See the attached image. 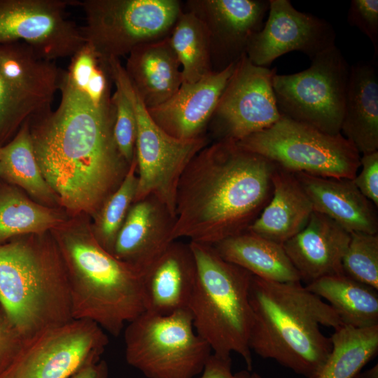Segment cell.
Returning <instances> with one entry per match:
<instances>
[{"label": "cell", "instance_id": "obj_4", "mask_svg": "<svg viewBox=\"0 0 378 378\" xmlns=\"http://www.w3.org/2000/svg\"><path fill=\"white\" fill-rule=\"evenodd\" d=\"M23 236L0 244V307L22 342L74 319L56 240Z\"/></svg>", "mask_w": 378, "mask_h": 378}, {"label": "cell", "instance_id": "obj_17", "mask_svg": "<svg viewBox=\"0 0 378 378\" xmlns=\"http://www.w3.org/2000/svg\"><path fill=\"white\" fill-rule=\"evenodd\" d=\"M194 13L208 31L214 71L236 63L246 54L251 38L263 26L269 10L265 0H190Z\"/></svg>", "mask_w": 378, "mask_h": 378}, {"label": "cell", "instance_id": "obj_7", "mask_svg": "<svg viewBox=\"0 0 378 378\" xmlns=\"http://www.w3.org/2000/svg\"><path fill=\"white\" fill-rule=\"evenodd\" d=\"M123 332L127 364L147 378H194L212 354L188 309L166 315L144 311Z\"/></svg>", "mask_w": 378, "mask_h": 378}, {"label": "cell", "instance_id": "obj_36", "mask_svg": "<svg viewBox=\"0 0 378 378\" xmlns=\"http://www.w3.org/2000/svg\"><path fill=\"white\" fill-rule=\"evenodd\" d=\"M71 57L69 69L66 71V75L71 84L83 92L99 60L92 48L86 43Z\"/></svg>", "mask_w": 378, "mask_h": 378}, {"label": "cell", "instance_id": "obj_15", "mask_svg": "<svg viewBox=\"0 0 378 378\" xmlns=\"http://www.w3.org/2000/svg\"><path fill=\"white\" fill-rule=\"evenodd\" d=\"M276 74V68L257 66L246 54L239 59L212 116L220 139L239 141L279 120L272 86Z\"/></svg>", "mask_w": 378, "mask_h": 378}, {"label": "cell", "instance_id": "obj_27", "mask_svg": "<svg viewBox=\"0 0 378 378\" xmlns=\"http://www.w3.org/2000/svg\"><path fill=\"white\" fill-rule=\"evenodd\" d=\"M305 287L328 301L343 325L358 328L378 326V293L344 274L323 276Z\"/></svg>", "mask_w": 378, "mask_h": 378}, {"label": "cell", "instance_id": "obj_29", "mask_svg": "<svg viewBox=\"0 0 378 378\" xmlns=\"http://www.w3.org/2000/svg\"><path fill=\"white\" fill-rule=\"evenodd\" d=\"M0 178L43 202L55 200L56 195L43 178L34 155L29 120L10 141L0 146Z\"/></svg>", "mask_w": 378, "mask_h": 378}, {"label": "cell", "instance_id": "obj_25", "mask_svg": "<svg viewBox=\"0 0 378 378\" xmlns=\"http://www.w3.org/2000/svg\"><path fill=\"white\" fill-rule=\"evenodd\" d=\"M272 181V197L247 230L283 244L305 227L314 209L295 173L277 167Z\"/></svg>", "mask_w": 378, "mask_h": 378}, {"label": "cell", "instance_id": "obj_28", "mask_svg": "<svg viewBox=\"0 0 378 378\" xmlns=\"http://www.w3.org/2000/svg\"><path fill=\"white\" fill-rule=\"evenodd\" d=\"M331 351L312 378H357L378 351V326L358 328L342 326L330 337Z\"/></svg>", "mask_w": 378, "mask_h": 378}, {"label": "cell", "instance_id": "obj_11", "mask_svg": "<svg viewBox=\"0 0 378 378\" xmlns=\"http://www.w3.org/2000/svg\"><path fill=\"white\" fill-rule=\"evenodd\" d=\"M311 60L304 71L274 76L279 111L326 133L340 134L350 66L336 46Z\"/></svg>", "mask_w": 378, "mask_h": 378}, {"label": "cell", "instance_id": "obj_12", "mask_svg": "<svg viewBox=\"0 0 378 378\" xmlns=\"http://www.w3.org/2000/svg\"><path fill=\"white\" fill-rule=\"evenodd\" d=\"M64 70L22 42L0 43V146L51 108Z\"/></svg>", "mask_w": 378, "mask_h": 378}, {"label": "cell", "instance_id": "obj_3", "mask_svg": "<svg viewBox=\"0 0 378 378\" xmlns=\"http://www.w3.org/2000/svg\"><path fill=\"white\" fill-rule=\"evenodd\" d=\"M251 351L307 378L321 369L331 349L320 326H344L335 310L301 281L279 283L252 276Z\"/></svg>", "mask_w": 378, "mask_h": 378}, {"label": "cell", "instance_id": "obj_34", "mask_svg": "<svg viewBox=\"0 0 378 378\" xmlns=\"http://www.w3.org/2000/svg\"><path fill=\"white\" fill-rule=\"evenodd\" d=\"M115 85V91L111 95L114 108V139L122 156L131 164L136 155V120L130 101L121 88Z\"/></svg>", "mask_w": 378, "mask_h": 378}, {"label": "cell", "instance_id": "obj_5", "mask_svg": "<svg viewBox=\"0 0 378 378\" xmlns=\"http://www.w3.org/2000/svg\"><path fill=\"white\" fill-rule=\"evenodd\" d=\"M55 240L66 268L73 318L92 321L118 337L145 311L143 274L92 234L66 233Z\"/></svg>", "mask_w": 378, "mask_h": 378}, {"label": "cell", "instance_id": "obj_21", "mask_svg": "<svg viewBox=\"0 0 378 378\" xmlns=\"http://www.w3.org/2000/svg\"><path fill=\"white\" fill-rule=\"evenodd\" d=\"M196 279L190 244L172 241L143 274L145 311L166 315L188 309Z\"/></svg>", "mask_w": 378, "mask_h": 378}, {"label": "cell", "instance_id": "obj_10", "mask_svg": "<svg viewBox=\"0 0 378 378\" xmlns=\"http://www.w3.org/2000/svg\"><path fill=\"white\" fill-rule=\"evenodd\" d=\"M70 4L84 12L82 34L104 63L169 36L182 13L177 0H71Z\"/></svg>", "mask_w": 378, "mask_h": 378}, {"label": "cell", "instance_id": "obj_37", "mask_svg": "<svg viewBox=\"0 0 378 378\" xmlns=\"http://www.w3.org/2000/svg\"><path fill=\"white\" fill-rule=\"evenodd\" d=\"M360 172L354 178L359 191L378 206V150L360 156Z\"/></svg>", "mask_w": 378, "mask_h": 378}, {"label": "cell", "instance_id": "obj_39", "mask_svg": "<svg viewBox=\"0 0 378 378\" xmlns=\"http://www.w3.org/2000/svg\"><path fill=\"white\" fill-rule=\"evenodd\" d=\"M22 344L7 320L0 318V374L10 363Z\"/></svg>", "mask_w": 378, "mask_h": 378}, {"label": "cell", "instance_id": "obj_31", "mask_svg": "<svg viewBox=\"0 0 378 378\" xmlns=\"http://www.w3.org/2000/svg\"><path fill=\"white\" fill-rule=\"evenodd\" d=\"M169 39L181 64L182 83H194L213 71L209 35L194 13H181Z\"/></svg>", "mask_w": 378, "mask_h": 378}, {"label": "cell", "instance_id": "obj_1", "mask_svg": "<svg viewBox=\"0 0 378 378\" xmlns=\"http://www.w3.org/2000/svg\"><path fill=\"white\" fill-rule=\"evenodd\" d=\"M57 108L29 120L34 155L62 204L75 212L99 211L130 164L113 135L111 98L97 106L64 71Z\"/></svg>", "mask_w": 378, "mask_h": 378}, {"label": "cell", "instance_id": "obj_33", "mask_svg": "<svg viewBox=\"0 0 378 378\" xmlns=\"http://www.w3.org/2000/svg\"><path fill=\"white\" fill-rule=\"evenodd\" d=\"M342 267L346 276L378 290V234L351 232Z\"/></svg>", "mask_w": 378, "mask_h": 378}, {"label": "cell", "instance_id": "obj_32", "mask_svg": "<svg viewBox=\"0 0 378 378\" xmlns=\"http://www.w3.org/2000/svg\"><path fill=\"white\" fill-rule=\"evenodd\" d=\"M137 186L136 155L118 188L99 211L96 234L99 244L111 253L117 234L134 203Z\"/></svg>", "mask_w": 378, "mask_h": 378}, {"label": "cell", "instance_id": "obj_30", "mask_svg": "<svg viewBox=\"0 0 378 378\" xmlns=\"http://www.w3.org/2000/svg\"><path fill=\"white\" fill-rule=\"evenodd\" d=\"M61 221L57 213L31 201L18 187L0 182V244L18 237L44 233Z\"/></svg>", "mask_w": 378, "mask_h": 378}, {"label": "cell", "instance_id": "obj_13", "mask_svg": "<svg viewBox=\"0 0 378 378\" xmlns=\"http://www.w3.org/2000/svg\"><path fill=\"white\" fill-rule=\"evenodd\" d=\"M108 341L94 322L72 319L23 342L0 378H71L100 360Z\"/></svg>", "mask_w": 378, "mask_h": 378}, {"label": "cell", "instance_id": "obj_16", "mask_svg": "<svg viewBox=\"0 0 378 378\" xmlns=\"http://www.w3.org/2000/svg\"><path fill=\"white\" fill-rule=\"evenodd\" d=\"M267 21L249 40L246 56L254 64L267 67L290 51L311 59L335 46L336 33L323 18L298 10L288 0H269Z\"/></svg>", "mask_w": 378, "mask_h": 378}, {"label": "cell", "instance_id": "obj_19", "mask_svg": "<svg viewBox=\"0 0 378 378\" xmlns=\"http://www.w3.org/2000/svg\"><path fill=\"white\" fill-rule=\"evenodd\" d=\"M175 218L155 197L134 202L117 234L111 253L142 274L174 241Z\"/></svg>", "mask_w": 378, "mask_h": 378}, {"label": "cell", "instance_id": "obj_22", "mask_svg": "<svg viewBox=\"0 0 378 378\" xmlns=\"http://www.w3.org/2000/svg\"><path fill=\"white\" fill-rule=\"evenodd\" d=\"M295 174L314 211L332 219L350 233H378L377 206L359 191L354 179Z\"/></svg>", "mask_w": 378, "mask_h": 378}, {"label": "cell", "instance_id": "obj_18", "mask_svg": "<svg viewBox=\"0 0 378 378\" xmlns=\"http://www.w3.org/2000/svg\"><path fill=\"white\" fill-rule=\"evenodd\" d=\"M236 63L221 71H211L194 83H182L168 100L156 107L147 108L150 117L174 138L192 139L202 136Z\"/></svg>", "mask_w": 378, "mask_h": 378}, {"label": "cell", "instance_id": "obj_9", "mask_svg": "<svg viewBox=\"0 0 378 378\" xmlns=\"http://www.w3.org/2000/svg\"><path fill=\"white\" fill-rule=\"evenodd\" d=\"M286 171L354 179L360 153L342 133L330 134L282 115L270 127L236 141Z\"/></svg>", "mask_w": 378, "mask_h": 378}, {"label": "cell", "instance_id": "obj_35", "mask_svg": "<svg viewBox=\"0 0 378 378\" xmlns=\"http://www.w3.org/2000/svg\"><path fill=\"white\" fill-rule=\"evenodd\" d=\"M347 20L370 40L375 60L378 55V0H352Z\"/></svg>", "mask_w": 378, "mask_h": 378}, {"label": "cell", "instance_id": "obj_2", "mask_svg": "<svg viewBox=\"0 0 378 378\" xmlns=\"http://www.w3.org/2000/svg\"><path fill=\"white\" fill-rule=\"evenodd\" d=\"M276 167L231 139L206 146L179 180L172 240L214 245L246 231L272 197Z\"/></svg>", "mask_w": 378, "mask_h": 378}, {"label": "cell", "instance_id": "obj_8", "mask_svg": "<svg viewBox=\"0 0 378 378\" xmlns=\"http://www.w3.org/2000/svg\"><path fill=\"white\" fill-rule=\"evenodd\" d=\"M106 63L111 80L130 101L136 120L137 186L134 202L153 195L175 218L181 176L193 158L209 144L208 140L204 136L179 139L165 132L150 117L119 59L111 58Z\"/></svg>", "mask_w": 378, "mask_h": 378}, {"label": "cell", "instance_id": "obj_41", "mask_svg": "<svg viewBox=\"0 0 378 378\" xmlns=\"http://www.w3.org/2000/svg\"><path fill=\"white\" fill-rule=\"evenodd\" d=\"M357 378H378V365L376 364L370 369L360 373Z\"/></svg>", "mask_w": 378, "mask_h": 378}, {"label": "cell", "instance_id": "obj_20", "mask_svg": "<svg viewBox=\"0 0 378 378\" xmlns=\"http://www.w3.org/2000/svg\"><path fill=\"white\" fill-rule=\"evenodd\" d=\"M351 233L329 217L313 211L305 227L283 244L306 285L326 276L343 274L342 261Z\"/></svg>", "mask_w": 378, "mask_h": 378}, {"label": "cell", "instance_id": "obj_42", "mask_svg": "<svg viewBox=\"0 0 378 378\" xmlns=\"http://www.w3.org/2000/svg\"><path fill=\"white\" fill-rule=\"evenodd\" d=\"M251 378H262V377L259 374L256 372H253L251 373Z\"/></svg>", "mask_w": 378, "mask_h": 378}, {"label": "cell", "instance_id": "obj_23", "mask_svg": "<svg viewBox=\"0 0 378 378\" xmlns=\"http://www.w3.org/2000/svg\"><path fill=\"white\" fill-rule=\"evenodd\" d=\"M124 68L148 109L168 100L183 83L181 64L169 35L134 48Z\"/></svg>", "mask_w": 378, "mask_h": 378}, {"label": "cell", "instance_id": "obj_6", "mask_svg": "<svg viewBox=\"0 0 378 378\" xmlns=\"http://www.w3.org/2000/svg\"><path fill=\"white\" fill-rule=\"evenodd\" d=\"M197 279L189 303L197 334L213 354L231 357L235 352L251 371L248 340L253 323L249 288L253 274L223 259L211 245L190 241Z\"/></svg>", "mask_w": 378, "mask_h": 378}, {"label": "cell", "instance_id": "obj_24", "mask_svg": "<svg viewBox=\"0 0 378 378\" xmlns=\"http://www.w3.org/2000/svg\"><path fill=\"white\" fill-rule=\"evenodd\" d=\"M340 132L363 155L378 150V73L374 59L350 66Z\"/></svg>", "mask_w": 378, "mask_h": 378}, {"label": "cell", "instance_id": "obj_40", "mask_svg": "<svg viewBox=\"0 0 378 378\" xmlns=\"http://www.w3.org/2000/svg\"><path fill=\"white\" fill-rule=\"evenodd\" d=\"M71 378H109L108 367L106 362L101 359L83 368Z\"/></svg>", "mask_w": 378, "mask_h": 378}, {"label": "cell", "instance_id": "obj_38", "mask_svg": "<svg viewBox=\"0 0 378 378\" xmlns=\"http://www.w3.org/2000/svg\"><path fill=\"white\" fill-rule=\"evenodd\" d=\"M200 378H251V373L243 370L236 373L232 372L231 357H222L211 354Z\"/></svg>", "mask_w": 378, "mask_h": 378}, {"label": "cell", "instance_id": "obj_26", "mask_svg": "<svg viewBox=\"0 0 378 378\" xmlns=\"http://www.w3.org/2000/svg\"><path fill=\"white\" fill-rule=\"evenodd\" d=\"M211 246L223 259L260 279L279 283L301 281L283 244L248 230Z\"/></svg>", "mask_w": 378, "mask_h": 378}, {"label": "cell", "instance_id": "obj_14", "mask_svg": "<svg viewBox=\"0 0 378 378\" xmlns=\"http://www.w3.org/2000/svg\"><path fill=\"white\" fill-rule=\"evenodd\" d=\"M71 0H0V43L22 42L44 58L72 57L85 43L67 18Z\"/></svg>", "mask_w": 378, "mask_h": 378}]
</instances>
